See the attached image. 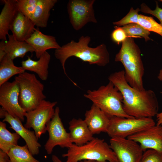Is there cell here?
<instances>
[{"label":"cell","instance_id":"cell-1","mask_svg":"<svg viewBox=\"0 0 162 162\" xmlns=\"http://www.w3.org/2000/svg\"><path fill=\"white\" fill-rule=\"evenodd\" d=\"M108 79L121 93L123 108L128 115L136 118H152L158 113L155 92L151 89L139 91L131 86L125 79L124 70L111 74Z\"/></svg>","mask_w":162,"mask_h":162},{"label":"cell","instance_id":"cell-2","mask_svg":"<svg viewBox=\"0 0 162 162\" xmlns=\"http://www.w3.org/2000/svg\"><path fill=\"white\" fill-rule=\"evenodd\" d=\"M91 40L88 36H82L78 41L72 40L55 50L54 56L61 64L64 74L68 77L66 72L65 64L69 58L74 56L90 64L105 66L110 62V57L106 46L101 44L94 48L88 44Z\"/></svg>","mask_w":162,"mask_h":162},{"label":"cell","instance_id":"cell-3","mask_svg":"<svg viewBox=\"0 0 162 162\" xmlns=\"http://www.w3.org/2000/svg\"><path fill=\"white\" fill-rule=\"evenodd\" d=\"M141 53L134 38L127 37L122 43L115 61L123 64L125 79L128 84L136 89L142 91L145 90L142 80L145 70Z\"/></svg>","mask_w":162,"mask_h":162},{"label":"cell","instance_id":"cell-4","mask_svg":"<svg viewBox=\"0 0 162 162\" xmlns=\"http://www.w3.org/2000/svg\"><path fill=\"white\" fill-rule=\"evenodd\" d=\"M67 152L62 154L67 158L65 162H78L84 160H92L97 162H118L116 154L104 139L94 138L81 146L73 144Z\"/></svg>","mask_w":162,"mask_h":162},{"label":"cell","instance_id":"cell-5","mask_svg":"<svg viewBox=\"0 0 162 162\" xmlns=\"http://www.w3.org/2000/svg\"><path fill=\"white\" fill-rule=\"evenodd\" d=\"M84 96L110 117L134 118L128 116L124 112L123 106V96L110 81L106 85L102 86L97 89L88 90Z\"/></svg>","mask_w":162,"mask_h":162},{"label":"cell","instance_id":"cell-6","mask_svg":"<svg viewBox=\"0 0 162 162\" xmlns=\"http://www.w3.org/2000/svg\"><path fill=\"white\" fill-rule=\"evenodd\" d=\"M15 80L20 88V104L26 112L35 109L46 98L44 85L34 74L25 71L15 77Z\"/></svg>","mask_w":162,"mask_h":162},{"label":"cell","instance_id":"cell-7","mask_svg":"<svg viewBox=\"0 0 162 162\" xmlns=\"http://www.w3.org/2000/svg\"><path fill=\"white\" fill-rule=\"evenodd\" d=\"M155 124L152 118H128L113 116L110 118L106 133L111 138H127Z\"/></svg>","mask_w":162,"mask_h":162},{"label":"cell","instance_id":"cell-8","mask_svg":"<svg viewBox=\"0 0 162 162\" xmlns=\"http://www.w3.org/2000/svg\"><path fill=\"white\" fill-rule=\"evenodd\" d=\"M57 102L43 100L35 109L27 112L26 122L24 125L26 128H32L38 139L46 133V124L52 118L55 112L54 107Z\"/></svg>","mask_w":162,"mask_h":162},{"label":"cell","instance_id":"cell-9","mask_svg":"<svg viewBox=\"0 0 162 162\" xmlns=\"http://www.w3.org/2000/svg\"><path fill=\"white\" fill-rule=\"evenodd\" d=\"M95 0H70L67 4L70 21L74 29L78 31L89 22L96 23L93 4Z\"/></svg>","mask_w":162,"mask_h":162},{"label":"cell","instance_id":"cell-10","mask_svg":"<svg viewBox=\"0 0 162 162\" xmlns=\"http://www.w3.org/2000/svg\"><path fill=\"white\" fill-rule=\"evenodd\" d=\"M58 107L55 109L54 115L46 124V130L49 138L44 145V148L47 154H52L54 148L57 146L61 148H68L72 144L69 133L67 132L63 126L59 116Z\"/></svg>","mask_w":162,"mask_h":162},{"label":"cell","instance_id":"cell-11","mask_svg":"<svg viewBox=\"0 0 162 162\" xmlns=\"http://www.w3.org/2000/svg\"><path fill=\"white\" fill-rule=\"evenodd\" d=\"M20 88L17 82H6L0 86V105L11 116L24 122L26 112L19 102Z\"/></svg>","mask_w":162,"mask_h":162},{"label":"cell","instance_id":"cell-12","mask_svg":"<svg viewBox=\"0 0 162 162\" xmlns=\"http://www.w3.org/2000/svg\"><path fill=\"white\" fill-rule=\"evenodd\" d=\"M110 142L118 162H140L144 152L137 142L118 137L111 138Z\"/></svg>","mask_w":162,"mask_h":162},{"label":"cell","instance_id":"cell-13","mask_svg":"<svg viewBox=\"0 0 162 162\" xmlns=\"http://www.w3.org/2000/svg\"><path fill=\"white\" fill-rule=\"evenodd\" d=\"M127 138L140 144L144 152L152 149L162 153V125L155 124Z\"/></svg>","mask_w":162,"mask_h":162},{"label":"cell","instance_id":"cell-14","mask_svg":"<svg viewBox=\"0 0 162 162\" xmlns=\"http://www.w3.org/2000/svg\"><path fill=\"white\" fill-rule=\"evenodd\" d=\"M2 121L8 123L10 126V128L24 140L29 151L33 155L39 154L41 146L34 131L26 128L22 125V121L19 118L11 116L7 112Z\"/></svg>","mask_w":162,"mask_h":162},{"label":"cell","instance_id":"cell-15","mask_svg":"<svg viewBox=\"0 0 162 162\" xmlns=\"http://www.w3.org/2000/svg\"><path fill=\"white\" fill-rule=\"evenodd\" d=\"M85 116L84 120L93 135L107 132L111 117L98 107L93 104Z\"/></svg>","mask_w":162,"mask_h":162},{"label":"cell","instance_id":"cell-16","mask_svg":"<svg viewBox=\"0 0 162 162\" xmlns=\"http://www.w3.org/2000/svg\"><path fill=\"white\" fill-rule=\"evenodd\" d=\"M25 41L34 49L37 58H39L47 50H56L61 47L55 37L44 34L36 28L31 36Z\"/></svg>","mask_w":162,"mask_h":162},{"label":"cell","instance_id":"cell-17","mask_svg":"<svg viewBox=\"0 0 162 162\" xmlns=\"http://www.w3.org/2000/svg\"><path fill=\"white\" fill-rule=\"evenodd\" d=\"M3 1L4 5L0 14V39L7 41V36L19 10L16 0Z\"/></svg>","mask_w":162,"mask_h":162},{"label":"cell","instance_id":"cell-18","mask_svg":"<svg viewBox=\"0 0 162 162\" xmlns=\"http://www.w3.org/2000/svg\"><path fill=\"white\" fill-rule=\"evenodd\" d=\"M69 124V134L73 144L82 146L94 138L84 120L74 118L70 121Z\"/></svg>","mask_w":162,"mask_h":162},{"label":"cell","instance_id":"cell-19","mask_svg":"<svg viewBox=\"0 0 162 162\" xmlns=\"http://www.w3.org/2000/svg\"><path fill=\"white\" fill-rule=\"evenodd\" d=\"M35 26L30 19L19 11L11 26L10 30L17 40L25 41L35 31Z\"/></svg>","mask_w":162,"mask_h":162},{"label":"cell","instance_id":"cell-20","mask_svg":"<svg viewBox=\"0 0 162 162\" xmlns=\"http://www.w3.org/2000/svg\"><path fill=\"white\" fill-rule=\"evenodd\" d=\"M50 58V55L47 51L44 53L37 61L32 60L28 56L27 59L22 62L21 67L25 70L36 73L42 80L45 81L48 77V69Z\"/></svg>","mask_w":162,"mask_h":162},{"label":"cell","instance_id":"cell-21","mask_svg":"<svg viewBox=\"0 0 162 162\" xmlns=\"http://www.w3.org/2000/svg\"><path fill=\"white\" fill-rule=\"evenodd\" d=\"M57 0H38L36 9L31 20L38 27L44 28L47 25L50 11Z\"/></svg>","mask_w":162,"mask_h":162},{"label":"cell","instance_id":"cell-22","mask_svg":"<svg viewBox=\"0 0 162 162\" xmlns=\"http://www.w3.org/2000/svg\"><path fill=\"white\" fill-rule=\"evenodd\" d=\"M6 41L5 50L6 55L14 60L17 58H23L28 52H35L34 49L26 41L17 40L12 34H9Z\"/></svg>","mask_w":162,"mask_h":162},{"label":"cell","instance_id":"cell-23","mask_svg":"<svg viewBox=\"0 0 162 162\" xmlns=\"http://www.w3.org/2000/svg\"><path fill=\"white\" fill-rule=\"evenodd\" d=\"M0 86L13 76L25 72L22 67L16 66L13 60L6 55L0 61Z\"/></svg>","mask_w":162,"mask_h":162},{"label":"cell","instance_id":"cell-24","mask_svg":"<svg viewBox=\"0 0 162 162\" xmlns=\"http://www.w3.org/2000/svg\"><path fill=\"white\" fill-rule=\"evenodd\" d=\"M20 136L16 132L11 133L3 122H0V149L8 153L12 148L18 145Z\"/></svg>","mask_w":162,"mask_h":162},{"label":"cell","instance_id":"cell-25","mask_svg":"<svg viewBox=\"0 0 162 162\" xmlns=\"http://www.w3.org/2000/svg\"><path fill=\"white\" fill-rule=\"evenodd\" d=\"M8 154V162H40L33 157L26 145L16 146L11 148Z\"/></svg>","mask_w":162,"mask_h":162},{"label":"cell","instance_id":"cell-26","mask_svg":"<svg viewBox=\"0 0 162 162\" xmlns=\"http://www.w3.org/2000/svg\"><path fill=\"white\" fill-rule=\"evenodd\" d=\"M127 37L132 38L141 37L143 38L146 42L150 40V32L138 23L129 24L121 27Z\"/></svg>","mask_w":162,"mask_h":162},{"label":"cell","instance_id":"cell-27","mask_svg":"<svg viewBox=\"0 0 162 162\" xmlns=\"http://www.w3.org/2000/svg\"><path fill=\"white\" fill-rule=\"evenodd\" d=\"M138 24L149 32H155L162 37V26L152 17L140 14Z\"/></svg>","mask_w":162,"mask_h":162},{"label":"cell","instance_id":"cell-28","mask_svg":"<svg viewBox=\"0 0 162 162\" xmlns=\"http://www.w3.org/2000/svg\"><path fill=\"white\" fill-rule=\"evenodd\" d=\"M38 0H16L19 11L31 20L35 12Z\"/></svg>","mask_w":162,"mask_h":162},{"label":"cell","instance_id":"cell-29","mask_svg":"<svg viewBox=\"0 0 162 162\" xmlns=\"http://www.w3.org/2000/svg\"><path fill=\"white\" fill-rule=\"evenodd\" d=\"M140 11V9L138 8L134 9L131 7L125 16L118 21L113 22V24L116 26L120 27L130 23H138V13Z\"/></svg>","mask_w":162,"mask_h":162},{"label":"cell","instance_id":"cell-30","mask_svg":"<svg viewBox=\"0 0 162 162\" xmlns=\"http://www.w3.org/2000/svg\"><path fill=\"white\" fill-rule=\"evenodd\" d=\"M140 162H162V153L149 149L143 153Z\"/></svg>","mask_w":162,"mask_h":162},{"label":"cell","instance_id":"cell-31","mask_svg":"<svg viewBox=\"0 0 162 162\" xmlns=\"http://www.w3.org/2000/svg\"><path fill=\"white\" fill-rule=\"evenodd\" d=\"M156 6L154 10L151 9L146 4L142 3L140 5V11L151 14L156 17L160 21V24L162 26V8L159 7L157 2H156Z\"/></svg>","mask_w":162,"mask_h":162},{"label":"cell","instance_id":"cell-32","mask_svg":"<svg viewBox=\"0 0 162 162\" xmlns=\"http://www.w3.org/2000/svg\"><path fill=\"white\" fill-rule=\"evenodd\" d=\"M111 34V38L114 42L119 45L124 40L127 36L121 27L115 26Z\"/></svg>","mask_w":162,"mask_h":162},{"label":"cell","instance_id":"cell-33","mask_svg":"<svg viewBox=\"0 0 162 162\" xmlns=\"http://www.w3.org/2000/svg\"><path fill=\"white\" fill-rule=\"evenodd\" d=\"M6 41L2 40L0 42V61L6 55L5 50Z\"/></svg>","mask_w":162,"mask_h":162},{"label":"cell","instance_id":"cell-34","mask_svg":"<svg viewBox=\"0 0 162 162\" xmlns=\"http://www.w3.org/2000/svg\"><path fill=\"white\" fill-rule=\"evenodd\" d=\"M9 160L8 153L0 150V162H8Z\"/></svg>","mask_w":162,"mask_h":162},{"label":"cell","instance_id":"cell-35","mask_svg":"<svg viewBox=\"0 0 162 162\" xmlns=\"http://www.w3.org/2000/svg\"><path fill=\"white\" fill-rule=\"evenodd\" d=\"M156 116L157 118V124L162 125V112H158Z\"/></svg>","mask_w":162,"mask_h":162},{"label":"cell","instance_id":"cell-36","mask_svg":"<svg viewBox=\"0 0 162 162\" xmlns=\"http://www.w3.org/2000/svg\"><path fill=\"white\" fill-rule=\"evenodd\" d=\"M52 159L53 162H63L57 156L55 155H52Z\"/></svg>","mask_w":162,"mask_h":162},{"label":"cell","instance_id":"cell-37","mask_svg":"<svg viewBox=\"0 0 162 162\" xmlns=\"http://www.w3.org/2000/svg\"><path fill=\"white\" fill-rule=\"evenodd\" d=\"M6 111L2 107L0 108V118H4Z\"/></svg>","mask_w":162,"mask_h":162},{"label":"cell","instance_id":"cell-38","mask_svg":"<svg viewBox=\"0 0 162 162\" xmlns=\"http://www.w3.org/2000/svg\"><path fill=\"white\" fill-rule=\"evenodd\" d=\"M157 78L160 81L162 82V66L158 74Z\"/></svg>","mask_w":162,"mask_h":162},{"label":"cell","instance_id":"cell-39","mask_svg":"<svg viewBox=\"0 0 162 162\" xmlns=\"http://www.w3.org/2000/svg\"><path fill=\"white\" fill-rule=\"evenodd\" d=\"M78 162H97L96 161L92 160H84Z\"/></svg>","mask_w":162,"mask_h":162}]
</instances>
